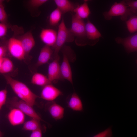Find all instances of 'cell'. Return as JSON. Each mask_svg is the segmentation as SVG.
Returning <instances> with one entry per match:
<instances>
[{
    "label": "cell",
    "instance_id": "6da1fadb",
    "mask_svg": "<svg viewBox=\"0 0 137 137\" xmlns=\"http://www.w3.org/2000/svg\"><path fill=\"white\" fill-rule=\"evenodd\" d=\"M4 76L7 83L21 100L32 107L35 105L36 99L39 97L27 86L24 83L13 78L9 75H4Z\"/></svg>",
    "mask_w": 137,
    "mask_h": 137
},
{
    "label": "cell",
    "instance_id": "7a4b0ae2",
    "mask_svg": "<svg viewBox=\"0 0 137 137\" xmlns=\"http://www.w3.org/2000/svg\"><path fill=\"white\" fill-rule=\"evenodd\" d=\"M74 36L66 27L63 18L59 26L55 43L53 47L54 59L59 56V53L66 42H70L74 40Z\"/></svg>",
    "mask_w": 137,
    "mask_h": 137
},
{
    "label": "cell",
    "instance_id": "3957f363",
    "mask_svg": "<svg viewBox=\"0 0 137 137\" xmlns=\"http://www.w3.org/2000/svg\"><path fill=\"white\" fill-rule=\"evenodd\" d=\"M134 15L126 5L125 0L115 2L109 11L103 13L105 19L108 20H111L113 16H120L122 20L126 21L129 16Z\"/></svg>",
    "mask_w": 137,
    "mask_h": 137
},
{
    "label": "cell",
    "instance_id": "277c9868",
    "mask_svg": "<svg viewBox=\"0 0 137 137\" xmlns=\"http://www.w3.org/2000/svg\"><path fill=\"white\" fill-rule=\"evenodd\" d=\"M69 30L74 36H76L81 39L79 46H84L87 45L85 23L83 19L78 17L75 14H72L71 27Z\"/></svg>",
    "mask_w": 137,
    "mask_h": 137
},
{
    "label": "cell",
    "instance_id": "5b68a950",
    "mask_svg": "<svg viewBox=\"0 0 137 137\" xmlns=\"http://www.w3.org/2000/svg\"><path fill=\"white\" fill-rule=\"evenodd\" d=\"M72 51V49L68 46L64 47L62 50L63 59L60 68L63 79L67 80L73 85L72 73L70 63L71 58L70 56L71 55L70 54Z\"/></svg>",
    "mask_w": 137,
    "mask_h": 137
},
{
    "label": "cell",
    "instance_id": "8992f818",
    "mask_svg": "<svg viewBox=\"0 0 137 137\" xmlns=\"http://www.w3.org/2000/svg\"><path fill=\"white\" fill-rule=\"evenodd\" d=\"M7 105L10 107L19 109L24 114L32 118L44 121L36 113L32 106L21 100H19L15 98H13L9 101Z\"/></svg>",
    "mask_w": 137,
    "mask_h": 137
},
{
    "label": "cell",
    "instance_id": "52a82bcc",
    "mask_svg": "<svg viewBox=\"0 0 137 137\" xmlns=\"http://www.w3.org/2000/svg\"><path fill=\"white\" fill-rule=\"evenodd\" d=\"M8 48L14 58L19 60L25 59V53L19 40L13 37L10 38L8 41Z\"/></svg>",
    "mask_w": 137,
    "mask_h": 137
},
{
    "label": "cell",
    "instance_id": "ba28073f",
    "mask_svg": "<svg viewBox=\"0 0 137 137\" xmlns=\"http://www.w3.org/2000/svg\"><path fill=\"white\" fill-rule=\"evenodd\" d=\"M86 37L88 44L93 45L98 41L102 35L95 25L88 19L85 24Z\"/></svg>",
    "mask_w": 137,
    "mask_h": 137
},
{
    "label": "cell",
    "instance_id": "9c48e42d",
    "mask_svg": "<svg viewBox=\"0 0 137 137\" xmlns=\"http://www.w3.org/2000/svg\"><path fill=\"white\" fill-rule=\"evenodd\" d=\"M60 59L59 55L55 58L48 65L47 77L51 83L55 80L63 79L59 63Z\"/></svg>",
    "mask_w": 137,
    "mask_h": 137
},
{
    "label": "cell",
    "instance_id": "30bf717a",
    "mask_svg": "<svg viewBox=\"0 0 137 137\" xmlns=\"http://www.w3.org/2000/svg\"><path fill=\"white\" fill-rule=\"evenodd\" d=\"M118 44H122L128 53L136 51L137 50V33L127 37L123 38L117 37L115 39Z\"/></svg>",
    "mask_w": 137,
    "mask_h": 137
},
{
    "label": "cell",
    "instance_id": "8fae6325",
    "mask_svg": "<svg viewBox=\"0 0 137 137\" xmlns=\"http://www.w3.org/2000/svg\"><path fill=\"white\" fill-rule=\"evenodd\" d=\"M62 95V93L60 90L49 84L43 87L40 97L45 100L52 101Z\"/></svg>",
    "mask_w": 137,
    "mask_h": 137
},
{
    "label": "cell",
    "instance_id": "7c38bea8",
    "mask_svg": "<svg viewBox=\"0 0 137 137\" xmlns=\"http://www.w3.org/2000/svg\"><path fill=\"white\" fill-rule=\"evenodd\" d=\"M57 32L54 30L50 29H43L40 37L42 41L45 45L53 47L56 42Z\"/></svg>",
    "mask_w": 137,
    "mask_h": 137
},
{
    "label": "cell",
    "instance_id": "4fadbf2b",
    "mask_svg": "<svg viewBox=\"0 0 137 137\" xmlns=\"http://www.w3.org/2000/svg\"><path fill=\"white\" fill-rule=\"evenodd\" d=\"M7 117L10 123L13 126L23 124L25 119V114L20 110L15 108L11 110Z\"/></svg>",
    "mask_w": 137,
    "mask_h": 137
},
{
    "label": "cell",
    "instance_id": "5bb4252c",
    "mask_svg": "<svg viewBox=\"0 0 137 137\" xmlns=\"http://www.w3.org/2000/svg\"><path fill=\"white\" fill-rule=\"evenodd\" d=\"M25 53H29L34 47L35 41L33 36L31 32L28 31L24 34L19 40Z\"/></svg>",
    "mask_w": 137,
    "mask_h": 137
},
{
    "label": "cell",
    "instance_id": "9a60e30c",
    "mask_svg": "<svg viewBox=\"0 0 137 137\" xmlns=\"http://www.w3.org/2000/svg\"><path fill=\"white\" fill-rule=\"evenodd\" d=\"M47 109L52 117L56 120L62 119L64 117V109L58 104L51 101Z\"/></svg>",
    "mask_w": 137,
    "mask_h": 137
},
{
    "label": "cell",
    "instance_id": "2e32d148",
    "mask_svg": "<svg viewBox=\"0 0 137 137\" xmlns=\"http://www.w3.org/2000/svg\"><path fill=\"white\" fill-rule=\"evenodd\" d=\"M53 51L51 47L45 45L41 49L39 56L37 65L39 66L47 63L51 58Z\"/></svg>",
    "mask_w": 137,
    "mask_h": 137
},
{
    "label": "cell",
    "instance_id": "e0dca14e",
    "mask_svg": "<svg viewBox=\"0 0 137 137\" xmlns=\"http://www.w3.org/2000/svg\"><path fill=\"white\" fill-rule=\"evenodd\" d=\"M68 107L74 111H83V110L82 101L77 94L74 92L67 102Z\"/></svg>",
    "mask_w": 137,
    "mask_h": 137
},
{
    "label": "cell",
    "instance_id": "ac0fdd59",
    "mask_svg": "<svg viewBox=\"0 0 137 137\" xmlns=\"http://www.w3.org/2000/svg\"><path fill=\"white\" fill-rule=\"evenodd\" d=\"M87 1L82 4L78 6L73 10L75 15L78 17L83 19L87 18L90 14V11L88 5Z\"/></svg>",
    "mask_w": 137,
    "mask_h": 137
},
{
    "label": "cell",
    "instance_id": "d6986e66",
    "mask_svg": "<svg viewBox=\"0 0 137 137\" xmlns=\"http://www.w3.org/2000/svg\"><path fill=\"white\" fill-rule=\"evenodd\" d=\"M57 8L62 14L68 12L73 11L76 7L71 2L68 0H55Z\"/></svg>",
    "mask_w": 137,
    "mask_h": 137
},
{
    "label": "cell",
    "instance_id": "ffe728a7",
    "mask_svg": "<svg viewBox=\"0 0 137 137\" xmlns=\"http://www.w3.org/2000/svg\"><path fill=\"white\" fill-rule=\"evenodd\" d=\"M31 82L33 84L43 87L51 84L47 77L42 74L38 72L35 73L33 75Z\"/></svg>",
    "mask_w": 137,
    "mask_h": 137
},
{
    "label": "cell",
    "instance_id": "44dd1931",
    "mask_svg": "<svg viewBox=\"0 0 137 137\" xmlns=\"http://www.w3.org/2000/svg\"><path fill=\"white\" fill-rule=\"evenodd\" d=\"M40 121L37 119L32 118L24 123L22 129L32 131L39 129L42 130Z\"/></svg>",
    "mask_w": 137,
    "mask_h": 137
},
{
    "label": "cell",
    "instance_id": "7402d4cb",
    "mask_svg": "<svg viewBox=\"0 0 137 137\" xmlns=\"http://www.w3.org/2000/svg\"><path fill=\"white\" fill-rule=\"evenodd\" d=\"M14 66L12 61L7 58L4 57L0 69V73L6 74L11 72Z\"/></svg>",
    "mask_w": 137,
    "mask_h": 137
},
{
    "label": "cell",
    "instance_id": "603a6c76",
    "mask_svg": "<svg viewBox=\"0 0 137 137\" xmlns=\"http://www.w3.org/2000/svg\"><path fill=\"white\" fill-rule=\"evenodd\" d=\"M62 13L57 8L55 9L51 13L49 19L50 25L52 26L57 25L60 20Z\"/></svg>",
    "mask_w": 137,
    "mask_h": 137
},
{
    "label": "cell",
    "instance_id": "cb8c5ba5",
    "mask_svg": "<svg viewBox=\"0 0 137 137\" xmlns=\"http://www.w3.org/2000/svg\"><path fill=\"white\" fill-rule=\"evenodd\" d=\"M135 15L130 16L126 23L129 31L133 33L137 31V16Z\"/></svg>",
    "mask_w": 137,
    "mask_h": 137
},
{
    "label": "cell",
    "instance_id": "d4e9b609",
    "mask_svg": "<svg viewBox=\"0 0 137 137\" xmlns=\"http://www.w3.org/2000/svg\"><path fill=\"white\" fill-rule=\"evenodd\" d=\"M125 1L131 12L134 14H136L137 12V1L127 0H125Z\"/></svg>",
    "mask_w": 137,
    "mask_h": 137
},
{
    "label": "cell",
    "instance_id": "484cf974",
    "mask_svg": "<svg viewBox=\"0 0 137 137\" xmlns=\"http://www.w3.org/2000/svg\"><path fill=\"white\" fill-rule=\"evenodd\" d=\"M3 0H0V22L6 24L7 16L3 4Z\"/></svg>",
    "mask_w": 137,
    "mask_h": 137
},
{
    "label": "cell",
    "instance_id": "4316f807",
    "mask_svg": "<svg viewBox=\"0 0 137 137\" xmlns=\"http://www.w3.org/2000/svg\"><path fill=\"white\" fill-rule=\"evenodd\" d=\"M93 137H113L111 127H109Z\"/></svg>",
    "mask_w": 137,
    "mask_h": 137
},
{
    "label": "cell",
    "instance_id": "83f0119b",
    "mask_svg": "<svg viewBox=\"0 0 137 137\" xmlns=\"http://www.w3.org/2000/svg\"><path fill=\"white\" fill-rule=\"evenodd\" d=\"M7 93V91L6 89L0 90V110L5 103Z\"/></svg>",
    "mask_w": 137,
    "mask_h": 137
},
{
    "label": "cell",
    "instance_id": "f1b7e54d",
    "mask_svg": "<svg viewBox=\"0 0 137 137\" xmlns=\"http://www.w3.org/2000/svg\"><path fill=\"white\" fill-rule=\"evenodd\" d=\"M48 1L47 0H31L30 1V5L34 8H38Z\"/></svg>",
    "mask_w": 137,
    "mask_h": 137
},
{
    "label": "cell",
    "instance_id": "f546056e",
    "mask_svg": "<svg viewBox=\"0 0 137 137\" xmlns=\"http://www.w3.org/2000/svg\"><path fill=\"white\" fill-rule=\"evenodd\" d=\"M7 29V26L6 24L0 22V38L6 35Z\"/></svg>",
    "mask_w": 137,
    "mask_h": 137
},
{
    "label": "cell",
    "instance_id": "4dcf8cb0",
    "mask_svg": "<svg viewBox=\"0 0 137 137\" xmlns=\"http://www.w3.org/2000/svg\"><path fill=\"white\" fill-rule=\"evenodd\" d=\"M42 130L39 129L32 131L30 137H42Z\"/></svg>",
    "mask_w": 137,
    "mask_h": 137
},
{
    "label": "cell",
    "instance_id": "1f68e13d",
    "mask_svg": "<svg viewBox=\"0 0 137 137\" xmlns=\"http://www.w3.org/2000/svg\"><path fill=\"white\" fill-rule=\"evenodd\" d=\"M6 52L5 47L3 46H0V59L2 58L5 55Z\"/></svg>",
    "mask_w": 137,
    "mask_h": 137
},
{
    "label": "cell",
    "instance_id": "d6a6232c",
    "mask_svg": "<svg viewBox=\"0 0 137 137\" xmlns=\"http://www.w3.org/2000/svg\"><path fill=\"white\" fill-rule=\"evenodd\" d=\"M2 58L0 59V69L1 67V65L3 61V58Z\"/></svg>",
    "mask_w": 137,
    "mask_h": 137
},
{
    "label": "cell",
    "instance_id": "836d02e7",
    "mask_svg": "<svg viewBox=\"0 0 137 137\" xmlns=\"http://www.w3.org/2000/svg\"><path fill=\"white\" fill-rule=\"evenodd\" d=\"M3 135L2 133L0 131V137H2Z\"/></svg>",
    "mask_w": 137,
    "mask_h": 137
}]
</instances>
